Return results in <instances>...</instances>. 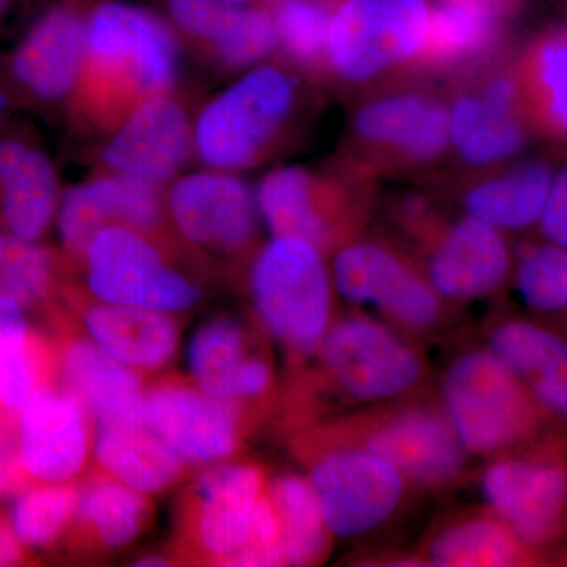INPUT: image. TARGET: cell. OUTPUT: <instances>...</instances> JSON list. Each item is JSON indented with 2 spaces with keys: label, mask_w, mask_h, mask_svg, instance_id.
<instances>
[{
  "label": "cell",
  "mask_w": 567,
  "mask_h": 567,
  "mask_svg": "<svg viewBox=\"0 0 567 567\" xmlns=\"http://www.w3.org/2000/svg\"><path fill=\"white\" fill-rule=\"evenodd\" d=\"M431 21L429 0H339L328 29L324 85L350 100L416 74Z\"/></svg>",
  "instance_id": "5b68a950"
},
{
  "label": "cell",
  "mask_w": 567,
  "mask_h": 567,
  "mask_svg": "<svg viewBox=\"0 0 567 567\" xmlns=\"http://www.w3.org/2000/svg\"><path fill=\"white\" fill-rule=\"evenodd\" d=\"M264 475L254 465H226L197 481L188 511V535L208 561L221 565L248 536Z\"/></svg>",
  "instance_id": "484cf974"
},
{
  "label": "cell",
  "mask_w": 567,
  "mask_h": 567,
  "mask_svg": "<svg viewBox=\"0 0 567 567\" xmlns=\"http://www.w3.org/2000/svg\"><path fill=\"white\" fill-rule=\"evenodd\" d=\"M84 323L95 344L134 371L163 368L177 350V324L169 312L99 300L85 309Z\"/></svg>",
  "instance_id": "f1b7e54d"
},
{
  "label": "cell",
  "mask_w": 567,
  "mask_h": 567,
  "mask_svg": "<svg viewBox=\"0 0 567 567\" xmlns=\"http://www.w3.org/2000/svg\"><path fill=\"white\" fill-rule=\"evenodd\" d=\"M223 2L237 3V6H251V3H260L264 2V0H223Z\"/></svg>",
  "instance_id": "681fc988"
},
{
  "label": "cell",
  "mask_w": 567,
  "mask_h": 567,
  "mask_svg": "<svg viewBox=\"0 0 567 567\" xmlns=\"http://www.w3.org/2000/svg\"><path fill=\"white\" fill-rule=\"evenodd\" d=\"M487 2L494 3L495 7H498L499 10L505 11L507 17L511 18L514 13H516L522 0H487Z\"/></svg>",
  "instance_id": "bcb514c9"
},
{
  "label": "cell",
  "mask_w": 567,
  "mask_h": 567,
  "mask_svg": "<svg viewBox=\"0 0 567 567\" xmlns=\"http://www.w3.org/2000/svg\"><path fill=\"white\" fill-rule=\"evenodd\" d=\"M181 54V40L158 10L93 0L84 62L65 111L71 128L104 140L142 103L175 91Z\"/></svg>",
  "instance_id": "6da1fadb"
},
{
  "label": "cell",
  "mask_w": 567,
  "mask_h": 567,
  "mask_svg": "<svg viewBox=\"0 0 567 567\" xmlns=\"http://www.w3.org/2000/svg\"><path fill=\"white\" fill-rule=\"evenodd\" d=\"M89 0H55L22 33L0 76L10 100L66 111L85 52Z\"/></svg>",
  "instance_id": "7c38bea8"
},
{
  "label": "cell",
  "mask_w": 567,
  "mask_h": 567,
  "mask_svg": "<svg viewBox=\"0 0 567 567\" xmlns=\"http://www.w3.org/2000/svg\"><path fill=\"white\" fill-rule=\"evenodd\" d=\"M513 271L517 292L532 311L567 316V249L547 240L525 246Z\"/></svg>",
  "instance_id": "d590c367"
},
{
  "label": "cell",
  "mask_w": 567,
  "mask_h": 567,
  "mask_svg": "<svg viewBox=\"0 0 567 567\" xmlns=\"http://www.w3.org/2000/svg\"><path fill=\"white\" fill-rule=\"evenodd\" d=\"M492 514L540 554L567 537V440L546 432L507 451L481 481Z\"/></svg>",
  "instance_id": "9c48e42d"
},
{
  "label": "cell",
  "mask_w": 567,
  "mask_h": 567,
  "mask_svg": "<svg viewBox=\"0 0 567 567\" xmlns=\"http://www.w3.org/2000/svg\"><path fill=\"white\" fill-rule=\"evenodd\" d=\"M554 171L546 162H507L466 173H440L427 181L447 204L499 233H520L539 223Z\"/></svg>",
  "instance_id": "ffe728a7"
},
{
  "label": "cell",
  "mask_w": 567,
  "mask_h": 567,
  "mask_svg": "<svg viewBox=\"0 0 567 567\" xmlns=\"http://www.w3.org/2000/svg\"><path fill=\"white\" fill-rule=\"evenodd\" d=\"M10 96L9 93H7L6 87H3L2 81H0V130L6 126V117L7 112H9L10 107Z\"/></svg>",
  "instance_id": "f6af8a7d"
},
{
  "label": "cell",
  "mask_w": 567,
  "mask_h": 567,
  "mask_svg": "<svg viewBox=\"0 0 567 567\" xmlns=\"http://www.w3.org/2000/svg\"><path fill=\"white\" fill-rule=\"evenodd\" d=\"M427 559L436 567H506L536 565L546 561V555L522 543L491 514L446 528L435 537Z\"/></svg>",
  "instance_id": "1f68e13d"
},
{
  "label": "cell",
  "mask_w": 567,
  "mask_h": 567,
  "mask_svg": "<svg viewBox=\"0 0 567 567\" xmlns=\"http://www.w3.org/2000/svg\"><path fill=\"white\" fill-rule=\"evenodd\" d=\"M320 87L281 58L245 71L194 118V155L234 174L274 162L315 126Z\"/></svg>",
  "instance_id": "7a4b0ae2"
},
{
  "label": "cell",
  "mask_w": 567,
  "mask_h": 567,
  "mask_svg": "<svg viewBox=\"0 0 567 567\" xmlns=\"http://www.w3.org/2000/svg\"><path fill=\"white\" fill-rule=\"evenodd\" d=\"M434 188L402 205L393 223L417 252L429 282L450 300H476L494 295L513 274V256L505 234L447 205Z\"/></svg>",
  "instance_id": "8992f818"
},
{
  "label": "cell",
  "mask_w": 567,
  "mask_h": 567,
  "mask_svg": "<svg viewBox=\"0 0 567 567\" xmlns=\"http://www.w3.org/2000/svg\"><path fill=\"white\" fill-rule=\"evenodd\" d=\"M35 364L28 352V341L0 353V404L9 412L20 413L37 390Z\"/></svg>",
  "instance_id": "ab89813d"
},
{
  "label": "cell",
  "mask_w": 567,
  "mask_h": 567,
  "mask_svg": "<svg viewBox=\"0 0 567 567\" xmlns=\"http://www.w3.org/2000/svg\"><path fill=\"white\" fill-rule=\"evenodd\" d=\"M513 71L528 126L567 141V24L537 37Z\"/></svg>",
  "instance_id": "f546056e"
},
{
  "label": "cell",
  "mask_w": 567,
  "mask_h": 567,
  "mask_svg": "<svg viewBox=\"0 0 567 567\" xmlns=\"http://www.w3.org/2000/svg\"><path fill=\"white\" fill-rule=\"evenodd\" d=\"M488 350L527 388L547 427L567 440V336L533 320L509 319L496 324Z\"/></svg>",
  "instance_id": "d4e9b609"
},
{
  "label": "cell",
  "mask_w": 567,
  "mask_h": 567,
  "mask_svg": "<svg viewBox=\"0 0 567 567\" xmlns=\"http://www.w3.org/2000/svg\"><path fill=\"white\" fill-rule=\"evenodd\" d=\"M58 169L35 134L0 130V233L39 241L58 215Z\"/></svg>",
  "instance_id": "603a6c76"
},
{
  "label": "cell",
  "mask_w": 567,
  "mask_h": 567,
  "mask_svg": "<svg viewBox=\"0 0 567 567\" xmlns=\"http://www.w3.org/2000/svg\"><path fill=\"white\" fill-rule=\"evenodd\" d=\"M95 456L107 476L141 494H156L182 476L186 462L147 425L99 427Z\"/></svg>",
  "instance_id": "4dcf8cb0"
},
{
  "label": "cell",
  "mask_w": 567,
  "mask_h": 567,
  "mask_svg": "<svg viewBox=\"0 0 567 567\" xmlns=\"http://www.w3.org/2000/svg\"><path fill=\"white\" fill-rule=\"evenodd\" d=\"M268 494L281 524L286 566H311L323 559L333 535L309 480L295 475L278 477L268 486Z\"/></svg>",
  "instance_id": "836d02e7"
},
{
  "label": "cell",
  "mask_w": 567,
  "mask_h": 567,
  "mask_svg": "<svg viewBox=\"0 0 567 567\" xmlns=\"http://www.w3.org/2000/svg\"><path fill=\"white\" fill-rule=\"evenodd\" d=\"M192 155L194 118L174 91L142 103L104 137L99 171L167 188Z\"/></svg>",
  "instance_id": "ac0fdd59"
},
{
  "label": "cell",
  "mask_w": 567,
  "mask_h": 567,
  "mask_svg": "<svg viewBox=\"0 0 567 567\" xmlns=\"http://www.w3.org/2000/svg\"><path fill=\"white\" fill-rule=\"evenodd\" d=\"M55 221L63 249L78 262L95 235L107 227H128L169 240L173 226L166 188L100 171L89 181L63 189Z\"/></svg>",
  "instance_id": "2e32d148"
},
{
  "label": "cell",
  "mask_w": 567,
  "mask_h": 567,
  "mask_svg": "<svg viewBox=\"0 0 567 567\" xmlns=\"http://www.w3.org/2000/svg\"><path fill=\"white\" fill-rule=\"evenodd\" d=\"M380 181L344 156L320 166L286 164L256 189L260 218L274 237H295L333 256L360 237L379 207Z\"/></svg>",
  "instance_id": "277c9868"
},
{
  "label": "cell",
  "mask_w": 567,
  "mask_h": 567,
  "mask_svg": "<svg viewBox=\"0 0 567 567\" xmlns=\"http://www.w3.org/2000/svg\"><path fill=\"white\" fill-rule=\"evenodd\" d=\"M24 475L18 435L9 425L0 423V496L17 492Z\"/></svg>",
  "instance_id": "b9f144b4"
},
{
  "label": "cell",
  "mask_w": 567,
  "mask_h": 567,
  "mask_svg": "<svg viewBox=\"0 0 567 567\" xmlns=\"http://www.w3.org/2000/svg\"><path fill=\"white\" fill-rule=\"evenodd\" d=\"M134 566H145V567H155V566H171V563L167 561L164 557H158V555H148V557L136 559Z\"/></svg>",
  "instance_id": "7dc6e473"
},
{
  "label": "cell",
  "mask_w": 567,
  "mask_h": 567,
  "mask_svg": "<svg viewBox=\"0 0 567 567\" xmlns=\"http://www.w3.org/2000/svg\"><path fill=\"white\" fill-rule=\"evenodd\" d=\"M274 18L278 55L324 85L327 40L339 0H264Z\"/></svg>",
  "instance_id": "d6a6232c"
},
{
  "label": "cell",
  "mask_w": 567,
  "mask_h": 567,
  "mask_svg": "<svg viewBox=\"0 0 567 567\" xmlns=\"http://www.w3.org/2000/svg\"><path fill=\"white\" fill-rule=\"evenodd\" d=\"M443 413L458 443L475 454H505L546 434L527 388L491 350L468 352L446 369Z\"/></svg>",
  "instance_id": "52a82bcc"
},
{
  "label": "cell",
  "mask_w": 567,
  "mask_h": 567,
  "mask_svg": "<svg viewBox=\"0 0 567 567\" xmlns=\"http://www.w3.org/2000/svg\"><path fill=\"white\" fill-rule=\"evenodd\" d=\"M89 412L71 393L39 391L20 412L21 464L41 483H65L89 453Z\"/></svg>",
  "instance_id": "cb8c5ba5"
},
{
  "label": "cell",
  "mask_w": 567,
  "mask_h": 567,
  "mask_svg": "<svg viewBox=\"0 0 567 567\" xmlns=\"http://www.w3.org/2000/svg\"><path fill=\"white\" fill-rule=\"evenodd\" d=\"M333 286L327 256L301 238H271L249 270L257 316L279 344L297 354L319 349L330 328Z\"/></svg>",
  "instance_id": "ba28073f"
},
{
  "label": "cell",
  "mask_w": 567,
  "mask_h": 567,
  "mask_svg": "<svg viewBox=\"0 0 567 567\" xmlns=\"http://www.w3.org/2000/svg\"><path fill=\"white\" fill-rule=\"evenodd\" d=\"M309 483L331 535L341 537L380 527L401 505L405 491V476L393 464L352 442L320 451Z\"/></svg>",
  "instance_id": "9a60e30c"
},
{
  "label": "cell",
  "mask_w": 567,
  "mask_h": 567,
  "mask_svg": "<svg viewBox=\"0 0 567 567\" xmlns=\"http://www.w3.org/2000/svg\"><path fill=\"white\" fill-rule=\"evenodd\" d=\"M319 350L328 374L354 401L398 398L421 377L416 353L368 317H347L331 324Z\"/></svg>",
  "instance_id": "e0dca14e"
},
{
  "label": "cell",
  "mask_w": 567,
  "mask_h": 567,
  "mask_svg": "<svg viewBox=\"0 0 567 567\" xmlns=\"http://www.w3.org/2000/svg\"><path fill=\"white\" fill-rule=\"evenodd\" d=\"M63 375L69 393L80 399L99 427L145 424V393L140 375L92 339L71 342L63 357Z\"/></svg>",
  "instance_id": "4316f807"
},
{
  "label": "cell",
  "mask_w": 567,
  "mask_h": 567,
  "mask_svg": "<svg viewBox=\"0 0 567 567\" xmlns=\"http://www.w3.org/2000/svg\"><path fill=\"white\" fill-rule=\"evenodd\" d=\"M147 516L148 502L145 494L110 476L92 481L81 492L74 520L100 546L118 548L140 535Z\"/></svg>",
  "instance_id": "e575fe53"
},
{
  "label": "cell",
  "mask_w": 567,
  "mask_h": 567,
  "mask_svg": "<svg viewBox=\"0 0 567 567\" xmlns=\"http://www.w3.org/2000/svg\"><path fill=\"white\" fill-rule=\"evenodd\" d=\"M21 558V543L13 532L0 525V566H11Z\"/></svg>",
  "instance_id": "ee69618b"
},
{
  "label": "cell",
  "mask_w": 567,
  "mask_h": 567,
  "mask_svg": "<svg viewBox=\"0 0 567 567\" xmlns=\"http://www.w3.org/2000/svg\"><path fill=\"white\" fill-rule=\"evenodd\" d=\"M55 281L54 256L37 241L0 233V295L24 306L50 297Z\"/></svg>",
  "instance_id": "8d00e7d4"
},
{
  "label": "cell",
  "mask_w": 567,
  "mask_h": 567,
  "mask_svg": "<svg viewBox=\"0 0 567 567\" xmlns=\"http://www.w3.org/2000/svg\"><path fill=\"white\" fill-rule=\"evenodd\" d=\"M445 82L450 153L442 173H466L513 162L529 136L513 65H502L498 59Z\"/></svg>",
  "instance_id": "30bf717a"
},
{
  "label": "cell",
  "mask_w": 567,
  "mask_h": 567,
  "mask_svg": "<svg viewBox=\"0 0 567 567\" xmlns=\"http://www.w3.org/2000/svg\"><path fill=\"white\" fill-rule=\"evenodd\" d=\"M450 153L446 82L410 74L350 99L338 155L377 181L423 182L442 173Z\"/></svg>",
  "instance_id": "3957f363"
},
{
  "label": "cell",
  "mask_w": 567,
  "mask_h": 567,
  "mask_svg": "<svg viewBox=\"0 0 567 567\" xmlns=\"http://www.w3.org/2000/svg\"><path fill=\"white\" fill-rule=\"evenodd\" d=\"M89 2H93V0H89Z\"/></svg>",
  "instance_id": "f907efd6"
},
{
  "label": "cell",
  "mask_w": 567,
  "mask_h": 567,
  "mask_svg": "<svg viewBox=\"0 0 567 567\" xmlns=\"http://www.w3.org/2000/svg\"><path fill=\"white\" fill-rule=\"evenodd\" d=\"M169 240L128 227L96 234L81 262L87 286L104 303L182 312L199 301L203 290L167 259Z\"/></svg>",
  "instance_id": "8fae6325"
},
{
  "label": "cell",
  "mask_w": 567,
  "mask_h": 567,
  "mask_svg": "<svg viewBox=\"0 0 567 567\" xmlns=\"http://www.w3.org/2000/svg\"><path fill=\"white\" fill-rule=\"evenodd\" d=\"M537 226L547 241L567 249V167L554 174Z\"/></svg>",
  "instance_id": "60d3db41"
},
{
  "label": "cell",
  "mask_w": 567,
  "mask_h": 567,
  "mask_svg": "<svg viewBox=\"0 0 567 567\" xmlns=\"http://www.w3.org/2000/svg\"><path fill=\"white\" fill-rule=\"evenodd\" d=\"M178 40L226 71H248L271 61L279 44L265 2L237 6L223 0H155Z\"/></svg>",
  "instance_id": "d6986e66"
},
{
  "label": "cell",
  "mask_w": 567,
  "mask_h": 567,
  "mask_svg": "<svg viewBox=\"0 0 567 567\" xmlns=\"http://www.w3.org/2000/svg\"><path fill=\"white\" fill-rule=\"evenodd\" d=\"M188 363L197 388L224 401L259 398L271 383L270 369L248 353L245 331L229 317L199 328L189 344Z\"/></svg>",
  "instance_id": "83f0119b"
},
{
  "label": "cell",
  "mask_w": 567,
  "mask_h": 567,
  "mask_svg": "<svg viewBox=\"0 0 567 567\" xmlns=\"http://www.w3.org/2000/svg\"><path fill=\"white\" fill-rule=\"evenodd\" d=\"M145 425L186 464L229 457L240 439V406L183 383H162L145 394Z\"/></svg>",
  "instance_id": "44dd1931"
},
{
  "label": "cell",
  "mask_w": 567,
  "mask_h": 567,
  "mask_svg": "<svg viewBox=\"0 0 567 567\" xmlns=\"http://www.w3.org/2000/svg\"><path fill=\"white\" fill-rule=\"evenodd\" d=\"M331 276L347 301L372 306L409 330H427L442 317L443 297L423 268L386 241L353 238L333 254Z\"/></svg>",
  "instance_id": "4fadbf2b"
},
{
  "label": "cell",
  "mask_w": 567,
  "mask_h": 567,
  "mask_svg": "<svg viewBox=\"0 0 567 567\" xmlns=\"http://www.w3.org/2000/svg\"><path fill=\"white\" fill-rule=\"evenodd\" d=\"M20 0H0V20L13 9Z\"/></svg>",
  "instance_id": "c3c4849f"
},
{
  "label": "cell",
  "mask_w": 567,
  "mask_h": 567,
  "mask_svg": "<svg viewBox=\"0 0 567 567\" xmlns=\"http://www.w3.org/2000/svg\"><path fill=\"white\" fill-rule=\"evenodd\" d=\"M25 341H28V324H25L22 306L13 298L0 295V353Z\"/></svg>",
  "instance_id": "7bdbcfd3"
},
{
  "label": "cell",
  "mask_w": 567,
  "mask_h": 567,
  "mask_svg": "<svg viewBox=\"0 0 567 567\" xmlns=\"http://www.w3.org/2000/svg\"><path fill=\"white\" fill-rule=\"evenodd\" d=\"M80 498V491L62 483L28 492L13 509L14 535L25 546H48L74 520Z\"/></svg>",
  "instance_id": "74e56055"
},
{
  "label": "cell",
  "mask_w": 567,
  "mask_h": 567,
  "mask_svg": "<svg viewBox=\"0 0 567 567\" xmlns=\"http://www.w3.org/2000/svg\"><path fill=\"white\" fill-rule=\"evenodd\" d=\"M166 204L175 233L205 256L240 260L256 245L262 219L256 192L237 174L183 175L167 186Z\"/></svg>",
  "instance_id": "5bb4252c"
},
{
  "label": "cell",
  "mask_w": 567,
  "mask_h": 567,
  "mask_svg": "<svg viewBox=\"0 0 567 567\" xmlns=\"http://www.w3.org/2000/svg\"><path fill=\"white\" fill-rule=\"evenodd\" d=\"M221 566L262 567L286 566L284 563L281 524L274 499L265 487L256 509L245 543L233 555H229Z\"/></svg>",
  "instance_id": "f35d334b"
},
{
  "label": "cell",
  "mask_w": 567,
  "mask_h": 567,
  "mask_svg": "<svg viewBox=\"0 0 567 567\" xmlns=\"http://www.w3.org/2000/svg\"><path fill=\"white\" fill-rule=\"evenodd\" d=\"M352 443L386 458L405 480L440 486L461 472L464 447L445 413L412 406L365 423Z\"/></svg>",
  "instance_id": "7402d4cb"
}]
</instances>
